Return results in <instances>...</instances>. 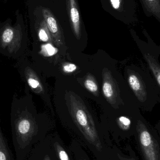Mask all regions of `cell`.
Listing matches in <instances>:
<instances>
[{"instance_id":"cell-1","label":"cell","mask_w":160,"mask_h":160,"mask_svg":"<svg viewBox=\"0 0 160 160\" xmlns=\"http://www.w3.org/2000/svg\"><path fill=\"white\" fill-rule=\"evenodd\" d=\"M126 77L140 110L152 112L160 102V88L148 68L130 66L126 69Z\"/></svg>"},{"instance_id":"cell-2","label":"cell","mask_w":160,"mask_h":160,"mask_svg":"<svg viewBox=\"0 0 160 160\" xmlns=\"http://www.w3.org/2000/svg\"><path fill=\"white\" fill-rule=\"evenodd\" d=\"M68 104L70 114L82 134L97 150L101 151L102 146L94 120L84 103L70 92L68 93Z\"/></svg>"},{"instance_id":"cell-3","label":"cell","mask_w":160,"mask_h":160,"mask_svg":"<svg viewBox=\"0 0 160 160\" xmlns=\"http://www.w3.org/2000/svg\"><path fill=\"white\" fill-rule=\"evenodd\" d=\"M131 33L148 70L160 88V46L154 42L146 29L142 30V33L146 41L140 38L135 31L131 30Z\"/></svg>"},{"instance_id":"cell-4","label":"cell","mask_w":160,"mask_h":160,"mask_svg":"<svg viewBox=\"0 0 160 160\" xmlns=\"http://www.w3.org/2000/svg\"><path fill=\"white\" fill-rule=\"evenodd\" d=\"M136 134L145 160H160V148L154 130L141 114L136 127Z\"/></svg>"},{"instance_id":"cell-5","label":"cell","mask_w":160,"mask_h":160,"mask_svg":"<svg viewBox=\"0 0 160 160\" xmlns=\"http://www.w3.org/2000/svg\"><path fill=\"white\" fill-rule=\"evenodd\" d=\"M102 90L106 100L114 108H119L125 104L123 98L120 95L118 83L113 78L111 72L104 68L102 72Z\"/></svg>"},{"instance_id":"cell-6","label":"cell","mask_w":160,"mask_h":160,"mask_svg":"<svg viewBox=\"0 0 160 160\" xmlns=\"http://www.w3.org/2000/svg\"><path fill=\"white\" fill-rule=\"evenodd\" d=\"M43 17L52 38L56 46L61 47L63 45L62 38L57 20L51 12L47 8L43 10Z\"/></svg>"},{"instance_id":"cell-7","label":"cell","mask_w":160,"mask_h":160,"mask_svg":"<svg viewBox=\"0 0 160 160\" xmlns=\"http://www.w3.org/2000/svg\"><path fill=\"white\" fill-rule=\"evenodd\" d=\"M68 10L73 32L76 37H81V19L77 0H66Z\"/></svg>"},{"instance_id":"cell-8","label":"cell","mask_w":160,"mask_h":160,"mask_svg":"<svg viewBox=\"0 0 160 160\" xmlns=\"http://www.w3.org/2000/svg\"><path fill=\"white\" fill-rule=\"evenodd\" d=\"M144 13L147 17H154L160 24V0H139Z\"/></svg>"},{"instance_id":"cell-9","label":"cell","mask_w":160,"mask_h":160,"mask_svg":"<svg viewBox=\"0 0 160 160\" xmlns=\"http://www.w3.org/2000/svg\"><path fill=\"white\" fill-rule=\"evenodd\" d=\"M33 131V126L29 119L21 120L17 126V132L22 139H25L30 137Z\"/></svg>"},{"instance_id":"cell-10","label":"cell","mask_w":160,"mask_h":160,"mask_svg":"<svg viewBox=\"0 0 160 160\" xmlns=\"http://www.w3.org/2000/svg\"><path fill=\"white\" fill-rule=\"evenodd\" d=\"M84 85L85 88L94 96H98V86L95 78L92 75L89 74L87 76L84 82Z\"/></svg>"},{"instance_id":"cell-11","label":"cell","mask_w":160,"mask_h":160,"mask_svg":"<svg viewBox=\"0 0 160 160\" xmlns=\"http://www.w3.org/2000/svg\"><path fill=\"white\" fill-rule=\"evenodd\" d=\"M38 36L39 39L42 42L48 43L52 42L51 35L45 20L42 22L40 24L38 31Z\"/></svg>"},{"instance_id":"cell-12","label":"cell","mask_w":160,"mask_h":160,"mask_svg":"<svg viewBox=\"0 0 160 160\" xmlns=\"http://www.w3.org/2000/svg\"><path fill=\"white\" fill-rule=\"evenodd\" d=\"M0 160H12L6 140L0 130Z\"/></svg>"},{"instance_id":"cell-13","label":"cell","mask_w":160,"mask_h":160,"mask_svg":"<svg viewBox=\"0 0 160 160\" xmlns=\"http://www.w3.org/2000/svg\"><path fill=\"white\" fill-rule=\"evenodd\" d=\"M27 81L29 85L34 90L35 92L37 93H41L44 91L43 86L40 81L34 74L30 75Z\"/></svg>"},{"instance_id":"cell-14","label":"cell","mask_w":160,"mask_h":160,"mask_svg":"<svg viewBox=\"0 0 160 160\" xmlns=\"http://www.w3.org/2000/svg\"><path fill=\"white\" fill-rule=\"evenodd\" d=\"M58 52L57 48L53 47L51 43H48L42 45L40 53L45 57H50L55 55Z\"/></svg>"},{"instance_id":"cell-15","label":"cell","mask_w":160,"mask_h":160,"mask_svg":"<svg viewBox=\"0 0 160 160\" xmlns=\"http://www.w3.org/2000/svg\"><path fill=\"white\" fill-rule=\"evenodd\" d=\"M55 151L60 160H70L65 150L58 142H55L54 145Z\"/></svg>"},{"instance_id":"cell-16","label":"cell","mask_w":160,"mask_h":160,"mask_svg":"<svg viewBox=\"0 0 160 160\" xmlns=\"http://www.w3.org/2000/svg\"><path fill=\"white\" fill-rule=\"evenodd\" d=\"M63 71L67 74H70L75 72L78 69V66L72 63H64L62 67Z\"/></svg>"},{"instance_id":"cell-17","label":"cell","mask_w":160,"mask_h":160,"mask_svg":"<svg viewBox=\"0 0 160 160\" xmlns=\"http://www.w3.org/2000/svg\"><path fill=\"white\" fill-rule=\"evenodd\" d=\"M14 36V32L10 29H7L3 33L2 40L5 43H9L12 40Z\"/></svg>"},{"instance_id":"cell-18","label":"cell","mask_w":160,"mask_h":160,"mask_svg":"<svg viewBox=\"0 0 160 160\" xmlns=\"http://www.w3.org/2000/svg\"><path fill=\"white\" fill-rule=\"evenodd\" d=\"M44 160H51L48 156H46Z\"/></svg>"},{"instance_id":"cell-19","label":"cell","mask_w":160,"mask_h":160,"mask_svg":"<svg viewBox=\"0 0 160 160\" xmlns=\"http://www.w3.org/2000/svg\"><path fill=\"white\" fill-rule=\"evenodd\" d=\"M157 128L160 131V120L158 124L157 125Z\"/></svg>"},{"instance_id":"cell-20","label":"cell","mask_w":160,"mask_h":160,"mask_svg":"<svg viewBox=\"0 0 160 160\" xmlns=\"http://www.w3.org/2000/svg\"><path fill=\"white\" fill-rule=\"evenodd\" d=\"M122 160H135L133 158H129V159L123 158V159H122Z\"/></svg>"},{"instance_id":"cell-21","label":"cell","mask_w":160,"mask_h":160,"mask_svg":"<svg viewBox=\"0 0 160 160\" xmlns=\"http://www.w3.org/2000/svg\"><path fill=\"white\" fill-rule=\"evenodd\" d=\"M86 160V159H84V160Z\"/></svg>"}]
</instances>
